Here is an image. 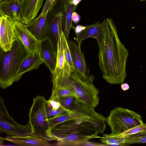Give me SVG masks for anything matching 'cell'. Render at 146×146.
I'll return each instance as SVG.
<instances>
[{
	"mask_svg": "<svg viewBox=\"0 0 146 146\" xmlns=\"http://www.w3.org/2000/svg\"><path fill=\"white\" fill-rule=\"evenodd\" d=\"M5 140L18 146H50L54 145L48 140L31 134L20 137L7 136Z\"/></svg>",
	"mask_w": 146,
	"mask_h": 146,
	"instance_id": "e0dca14e",
	"label": "cell"
},
{
	"mask_svg": "<svg viewBox=\"0 0 146 146\" xmlns=\"http://www.w3.org/2000/svg\"><path fill=\"white\" fill-rule=\"evenodd\" d=\"M44 63L39 50L27 54L23 60L15 78V82L18 81L25 73L35 69Z\"/></svg>",
	"mask_w": 146,
	"mask_h": 146,
	"instance_id": "9a60e30c",
	"label": "cell"
},
{
	"mask_svg": "<svg viewBox=\"0 0 146 146\" xmlns=\"http://www.w3.org/2000/svg\"><path fill=\"white\" fill-rule=\"evenodd\" d=\"M80 17L76 12H74L72 15V21L75 24L78 23L80 21Z\"/></svg>",
	"mask_w": 146,
	"mask_h": 146,
	"instance_id": "f1b7e54d",
	"label": "cell"
},
{
	"mask_svg": "<svg viewBox=\"0 0 146 146\" xmlns=\"http://www.w3.org/2000/svg\"><path fill=\"white\" fill-rule=\"evenodd\" d=\"M11 0H0V4L5 2H8Z\"/></svg>",
	"mask_w": 146,
	"mask_h": 146,
	"instance_id": "d6a6232c",
	"label": "cell"
},
{
	"mask_svg": "<svg viewBox=\"0 0 146 146\" xmlns=\"http://www.w3.org/2000/svg\"><path fill=\"white\" fill-rule=\"evenodd\" d=\"M27 54L23 44L18 39L14 42L10 50L1 49L0 86L5 89L15 82V78L24 58Z\"/></svg>",
	"mask_w": 146,
	"mask_h": 146,
	"instance_id": "3957f363",
	"label": "cell"
},
{
	"mask_svg": "<svg viewBox=\"0 0 146 146\" xmlns=\"http://www.w3.org/2000/svg\"><path fill=\"white\" fill-rule=\"evenodd\" d=\"M0 130L7 136L20 137L31 134V128L28 121L25 125L17 123L9 114L3 98L0 96Z\"/></svg>",
	"mask_w": 146,
	"mask_h": 146,
	"instance_id": "9c48e42d",
	"label": "cell"
},
{
	"mask_svg": "<svg viewBox=\"0 0 146 146\" xmlns=\"http://www.w3.org/2000/svg\"><path fill=\"white\" fill-rule=\"evenodd\" d=\"M0 24L1 49L7 52L11 50L14 42L17 39L13 19L7 16H0Z\"/></svg>",
	"mask_w": 146,
	"mask_h": 146,
	"instance_id": "8fae6325",
	"label": "cell"
},
{
	"mask_svg": "<svg viewBox=\"0 0 146 146\" xmlns=\"http://www.w3.org/2000/svg\"><path fill=\"white\" fill-rule=\"evenodd\" d=\"M123 135L124 137L125 145L136 143H146V131L130 135Z\"/></svg>",
	"mask_w": 146,
	"mask_h": 146,
	"instance_id": "603a6c76",
	"label": "cell"
},
{
	"mask_svg": "<svg viewBox=\"0 0 146 146\" xmlns=\"http://www.w3.org/2000/svg\"><path fill=\"white\" fill-rule=\"evenodd\" d=\"M55 1V0H46L41 13H46L48 12Z\"/></svg>",
	"mask_w": 146,
	"mask_h": 146,
	"instance_id": "4316f807",
	"label": "cell"
},
{
	"mask_svg": "<svg viewBox=\"0 0 146 146\" xmlns=\"http://www.w3.org/2000/svg\"><path fill=\"white\" fill-rule=\"evenodd\" d=\"M105 30V19L103 22H98L86 26L85 29L79 34L76 35L77 44H81L85 39L89 37L96 38L99 47L102 45L104 40Z\"/></svg>",
	"mask_w": 146,
	"mask_h": 146,
	"instance_id": "7c38bea8",
	"label": "cell"
},
{
	"mask_svg": "<svg viewBox=\"0 0 146 146\" xmlns=\"http://www.w3.org/2000/svg\"><path fill=\"white\" fill-rule=\"evenodd\" d=\"M68 43L75 70L84 76H89L84 54L81 49V44H76L72 40H69Z\"/></svg>",
	"mask_w": 146,
	"mask_h": 146,
	"instance_id": "2e32d148",
	"label": "cell"
},
{
	"mask_svg": "<svg viewBox=\"0 0 146 146\" xmlns=\"http://www.w3.org/2000/svg\"><path fill=\"white\" fill-rule=\"evenodd\" d=\"M46 110L48 119L55 117L62 113L69 111L62 107L55 100H46Z\"/></svg>",
	"mask_w": 146,
	"mask_h": 146,
	"instance_id": "44dd1931",
	"label": "cell"
},
{
	"mask_svg": "<svg viewBox=\"0 0 146 146\" xmlns=\"http://www.w3.org/2000/svg\"><path fill=\"white\" fill-rule=\"evenodd\" d=\"M0 145H1V144H2H2L3 143L4 141L5 140V138H4L3 137H0Z\"/></svg>",
	"mask_w": 146,
	"mask_h": 146,
	"instance_id": "1f68e13d",
	"label": "cell"
},
{
	"mask_svg": "<svg viewBox=\"0 0 146 146\" xmlns=\"http://www.w3.org/2000/svg\"><path fill=\"white\" fill-rule=\"evenodd\" d=\"M99 64L103 78L108 83H123L127 76L126 64L129 52L120 40L114 22L105 19L103 42L99 47Z\"/></svg>",
	"mask_w": 146,
	"mask_h": 146,
	"instance_id": "7a4b0ae2",
	"label": "cell"
},
{
	"mask_svg": "<svg viewBox=\"0 0 146 146\" xmlns=\"http://www.w3.org/2000/svg\"><path fill=\"white\" fill-rule=\"evenodd\" d=\"M146 1V0H145Z\"/></svg>",
	"mask_w": 146,
	"mask_h": 146,
	"instance_id": "e575fe53",
	"label": "cell"
},
{
	"mask_svg": "<svg viewBox=\"0 0 146 146\" xmlns=\"http://www.w3.org/2000/svg\"><path fill=\"white\" fill-rule=\"evenodd\" d=\"M100 138V140L101 142L107 145H125L124 137L121 134H104Z\"/></svg>",
	"mask_w": 146,
	"mask_h": 146,
	"instance_id": "7402d4cb",
	"label": "cell"
},
{
	"mask_svg": "<svg viewBox=\"0 0 146 146\" xmlns=\"http://www.w3.org/2000/svg\"><path fill=\"white\" fill-rule=\"evenodd\" d=\"M86 26L78 25L76 27L73 26L72 28L74 30L76 35L80 33L85 28Z\"/></svg>",
	"mask_w": 146,
	"mask_h": 146,
	"instance_id": "83f0119b",
	"label": "cell"
},
{
	"mask_svg": "<svg viewBox=\"0 0 146 146\" xmlns=\"http://www.w3.org/2000/svg\"><path fill=\"white\" fill-rule=\"evenodd\" d=\"M54 100L58 102L62 107L68 111L71 110L74 108L78 101L76 97L73 95L62 96Z\"/></svg>",
	"mask_w": 146,
	"mask_h": 146,
	"instance_id": "cb8c5ba5",
	"label": "cell"
},
{
	"mask_svg": "<svg viewBox=\"0 0 146 146\" xmlns=\"http://www.w3.org/2000/svg\"><path fill=\"white\" fill-rule=\"evenodd\" d=\"M64 33L59 39L56 64L52 75V87L51 97L55 98L67 92L74 93L70 84V76L73 72L65 56L63 43Z\"/></svg>",
	"mask_w": 146,
	"mask_h": 146,
	"instance_id": "277c9868",
	"label": "cell"
},
{
	"mask_svg": "<svg viewBox=\"0 0 146 146\" xmlns=\"http://www.w3.org/2000/svg\"><path fill=\"white\" fill-rule=\"evenodd\" d=\"M92 75L84 77L76 70L71 74L70 82L78 101L93 108L98 105L99 92L94 85Z\"/></svg>",
	"mask_w": 146,
	"mask_h": 146,
	"instance_id": "8992f818",
	"label": "cell"
},
{
	"mask_svg": "<svg viewBox=\"0 0 146 146\" xmlns=\"http://www.w3.org/2000/svg\"><path fill=\"white\" fill-rule=\"evenodd\" d=\"M141 0L142 1V0Z\"/></svg>",
	"mask_w": 146,
	"mask_h": 146,
	"instance_id": "836d02e7",
	"label": "cell"
},
{
	"mask_svg": "<svg viewBox=\"0 0 146 146\" xmlns=\"http://www.w3.org/2000/svg\"><path fill=\"white\" fill-rule=\"evenodd\" d=\"M121 89L124 91L128 90L129 88V84L126 82L121 84Z\"/></svg>",
	"mask_w": 146,
	"mask_h": 146,
	"instance_id": "f546056e",
	"label": "cell"
},
{
	"mask_svg": "<svg viewBox=\"0 0 146 146\" xmlns=\"http://www.w3.org/2000/svg\"><path fill=\"white\" fill-rule=\"evenodd\" d=\"M106 119V122L112 134H121L143 123L139 114L121 107H116L111 110Z\"/></svg>",
	"mask_w": 146,
	"mask_h": 146,
	"instance_id": "ba28073f",
	"label": "cell"
},
{
	"mask_svg": "<svg viewBox=\"0 0 146 146\" xmlns=\"http://www.w3.org/2000/svg\"><path fill=\"white\" fill-rule=\"evenodd\" d=\"M146 131V124L143 123L129 129L121 134L123 135H128Z\"/></svg>",
	"mask_w": 146,
	"mask_h": 146,
	"instance_id": "484cf974",
	"label": "cell"
},
{
	"mask_svg": "<svg viewBox=\"0 0 146 146\" xmlns=\"http://www.w3.org/2000/svg\"><path fill=\"white\" fill-rule=\"evenodd\" d=\"M65 12V23L64 33L68 42L70 29L74 26L72 23V15L76 5L70 3L69 0H64Z\"/></svg>",
	"mask_w": 146,
	"mask_h": 146,
	"instance_id": "ffe728a7",
	"label": "cell"
},
{
	"mask_svg": "<svg viewBox=\"0 0 146 146\" xmlns=\"http://www.w3.org/2000/svg\"><path fill=\"white\" fill-rule=\"evenodd\" d=\"M94 108L78 101L67 112L66 119L51 128L55 145H80L89 140L100 138L106 128V119Z\"/></svg>",
	"mask_w": 146,
	"mask_h": 146,
	"instance_id": "6da1fadb",
	"label": "cell"
},
{
	"mask_svg": "<svg viewBox=\"0 0 146 146\" xmlns=\"http://www.w3.org/2000/svg\"><path fill=\"white\" fill-rule=\"evenodd\" d=\"M38 49L44 61V63L52 75L56 62V50L50 40L47 37L40 40Z\"/></svg>",
	"mask_w": 146,
	"mask_h": 146,
	"instance_id": "5bb4252c",
	"label": "cell"
},
{
	"mask_svg": "<svg viewBox=\"0 0 146 146\" xmlns=\"http://www.w3.org/2000/svg\"><path fill=\"white\" fill-rule=\"evenodd\" d=\"M13 20L17 36L23 44L27 54L38 50L40 40L29 31L25 24L17 19Z\"/></svg>",
	"mask_w": 146,
	"mask_h": 146,
	"instance_id": "30bf717a",
	"label": "cell"
},
{
	"mask_svg": "<svg viewBox=\"0 0 146 146\" xmlns=\"http://www.w3.org/2000/svg\"><path fill=\"white\" fill-rule=\"evenodd\" d=\"M65 16L64 0H55L47 14L43 38H48L57 51L59 39L64 33Z\"/></svg>",
	"mask_w": 146,
	"mask_h": 146,
	"instance_id": "52a82bcc",
	"label": "cell"
},
{
	"mask_svg": "<svg viewBox=\"0 0 146 146\" xmlns=\"http://www.w3.org/2000/svg\"><path fill=\"white\" fill-rule=\"evenodd\" d=\"M82 0H69V1L70 3L76 5L80 2Z\"/></svg>",
	"mask_w": 146,
	"mask_h": 146,
	"instance_id": "4dcf8cb0",
	"label": "cell"
},
{
	"mask_svg": "<svg viewBox=\"0 0 146 146\" xmlns=\"http://www.w3.org/2000/svg\"><path fill=\"white\" fill-rule=\"evenodd\" d=\"M28 113L31 134L48 141L54 140L51 133V128L46 110V100L44 96L35 97Z\"/></svg>",
	"mask_w": 146,
	"mask_h": 146,
	"instance_id": "5b68a950",
	"label": "cell"
},
{
	"mask_svg": "<svg viewBox=\"0 0 146 146\" xmlns=\"http://www.w3.org/2000/svg\"><path fill=\"white\" fill-rule=\"evenodd\" d=\"M63 43L64 55L66 59L73 72L75 70L72 61L68 42L65 38L64 35L63 36Z\"/></svg>",
	"mask_w": 146,
	"mask_h": 146,
	"instance_id": "d4e9b609",
	"label": "cell"
},
{
	"mask_svg": "<svg viewBox=\"0 0 146 146\" xmlns=\"http://www.w3.org/2000/svg\"><path fill=\"white\" fill-rule=\"evenodd\" d=\"M22 0H11L0 4V16H6L17 19Z\"/></svg>",
	"mask_w": 146,
	"mask_h": 146,
	"instance_id": "d6986e66",
	"label": "cell"
},
{
	"mask_svg": "<svg viewBox=\"0 0 146 146\" xmlns=\"http://www.w3.org/2000/svg\"><path fill=\"white\" fill-rule=\"evenodd\" d=\"M44 0H22L17 19L21 23L27 24L36 18L42 7Z\"/></svg>",
	"mask_w": 146,
	"mask_h": 146,
	"instance_id": "4fadbf2b",
	"label": "cell"
},
{
	"mask_svg": "<svg viewBox=\"0 0 146 146\" xmlns=\"http://www.w3.org/2000/svg\"><path fill=\"white\" fill-rule=\"evenodd\" d=\"M48 12L40 13L37 17L31 20L25 24L29 31L39 40L43 38Z\"/></svg>",
	"mask_w": 146,
	"mask_h": 146,
	"instance_id": "ac0fdd59",
	"label": "cell"
}]
</instances>
